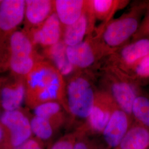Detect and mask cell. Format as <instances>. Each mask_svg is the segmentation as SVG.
Wrapping results in <instances>:
<instances>
[{
    "label": "cell",
    "mask_w": 149,
    "mask_h": 149,
    "mask_svg": "<svg viewBox=\"0 0 149 149\" xmlns=\"http://www.w3.org/2000/svg\"><path fill=\"white\" fill-rule=\"evenodd\" d=\"M0 149H3V148H2V146L1 145H0Z\"/></svg>",
    "instance_id": "29"
},
{
    "label": "cell",
    "mask_w": 149,
    "mask_h": 149,
    "mask_svg": "<svg viewBox=\"0 0 149 149\" xmlns=\"http://www.w3.org/2000/svg\"><path fill=\"white\" fill-rule=\"evenodd\" d=\"M82 133L77 139L74 149H109L101 135L87 133L80 127Z\"/></svg>",
    "instance_id": "23"
},
{
    "label": "cell",
    "mask_w": 149,
    "mask_h": 149,
    "mask_svg": "<svg viewBox=\"0 0 149 149\" xmlns=\"http://www.w3.org/2000/svg\"><path fill=\"white\" fill-rule=\"evenodd\" d=\"M0 124L5 133L3 149H13L32 138L31 118L21 109L4 111L0 116Z\"/></svg>",
    "instance_id": "4"
},
{
    "label": "cell",
    "mask_w": 149,
    "mask_h": 149,
    "mask_svg": "<svg viewBox=\"0 0 149 149\" xmlns=\"http://www.w3.org/2000/svg\"><path fill=\"white\" fill-rule=\"evenodd\" d=\"M54 2L55 12L63 28L77 21L88 6V1L82 0H55Z\"/></svg>",
    "instance_id": "14"
},
{
    "label": "cell",
    "mask_w": 149,
    "mask_h": 149,
    "mask_svg": "<svg viewBox=\"0 0 149 149\" xmlns=\"http://www.w3.org/2000/svg\"><path fill=\"white\" fill-rule=\"evenodd\" d=\"M119 1L112 0H93L88 1L92 15L98 19L105 20L116 10Z\"/></svg>",
    "instance_id": "22"
},
{
    "label": "cell",
    "mask_w": 149,
    "mask_h": 149,
    "mask_svg": "<svg viewBox=\"0 0 149 149\" xmlns=\"http://www.w3.org/2000/svg\"><path fill=\"white\" fill-rule=\"evenodd\" d=\"M66 85L63 75L44 58L25 78V103L33 109L47 102H58L66 111Z\"/></svg>",
    "instance_id": "1"
},
{
    "label": "cell",
    "mask_w": 149,
    "mask_h": 149,
    "mask_svg": "<svg viewBox=\"0 0 149 149\" xmlns=\"http://www.w3.org/2000/svg\"><path fill=\"white\" fill-rule=\"evenodd\" d=\"M149 55V39L141 38L123 48L119 58L124 66L131 68Z\"/></svg>",
    "instance_id": "17"
},
{
    "label": "cell",
    "mask_w": 149,
    "mask_h": 149,
    "mask_svg": "<svg viewBox=\"0 0 149 149\" xmlns=\"http://www.w3.org/2000/svg\"><path fill=\"white\" fill-rule=\"evenodd\" d=\"M130 69H133L134 74L138 77L149 78V55Z\"/></svg>",
    "instance_id": "25"
},
{
    "label": "cell",
    "mask_w": 149,
    "mask_h": 149,
    "mask_svg": "<svg viewBox=\"0 0 149 149\" xmlns=\"http://www.w3.org/2000/svg\"><path fill=\"white\" fill-rule=\"evenodd\" d=\"M5 133L2 125L0 124V145H2V143L5 142Z\"/></svg>",
    "instance_id": "27"
},
{
    "label": "cell",
    "mask_w": 149,
    "mask_h": 149,
    "mask_svg": "<svg viewBox=\"0 0 149 149\" xmlns=\"http://www.w3.org/2000/svg\"><path fill=\"white\" fill-rule=\"evenodd\" d=\"M41 142L36 139L31 138L24 144L13 149H44Z\"/></svg>",
    "instance_id": "26"
},
{
    "label": "cell",
    "mask_w": 149,
    "mask_h": 149,
    "mask_svg": "<svg viewBox=\"0 0 149 149\" xmlns=\"http://www.w3.org/2000/svg\"><path fill=\"white\" fill-rule=\"evenodd\" d=\"M25 79L10 72L0 74V108L4 111L21 109L25 102Z\"/></svg>",
    "instance_id": "6"
},
{
    "label": "cell",
    "mask_w": 149,
    "mask_h": 149,
    "mask_svg": "<svg viewBox=\"0 0 149 149\" xmlns=\"http://www.w3.org/2000/svg\"><path fill=\"white\" fill-rule=\"evenodd\" d=\"M44 58L22 29H18L11 35L7 49V72L25 79Z\"/></svg>",
    "instance_id": "2"
},
{
    "label": "cell",
    "mask_w": 149,
    "mask_h": 149,
    "mask_svg": "<svg viewBox=\"0 0 149 149\" xmlns=\"http://www.w3.org/2000/svg\"><path fill=\"white\" fill-rule=\"evenodd\" d=\"M31 125L33 135L42 143L50 140L57 130L47 119L36 116L31 118Z\"/></svg>",
    "instance_id": "20"
},
{
    "label": "cell",
    "mask_w": 149,
    "mask_h": 149,
    "mask_svg": "<svg viewBox=\"0 0 149 149\" xmlns=\"http://www.w3.org/2000/svg\"><path fill=\"white\" fill-rule=\"evenodd\" d=\"M24 0H2L0 3V49L24 21Z\"/></svg>",
    "instance_id": "7"
},
{
    "label": "cell",
    "mask_w": 149,
    "mask_h": 149,
    "mask_svg": "<svg viewBox=\"0 0 149 149\" xmlns=\"http://www.w3.org/2000/svg\"><path fill=\"white\" fill-rule=\"evenodd\" d=\"M96 92L87 78L78 75L72 77L66 85L68 114L74 120L81 121L84 124L93 108Z\"/></svg>",
    "instance_id": "3"
},
{
    "label": "cell",
    "mask_w": 149,
    "mask_h": 149,
    "mask_svg": "<svg viewBox=\"0 0 149 149\" xmlns=\"http://www.w3.org/2000/svg\"><path fill=\"white\" fill-rule=\"evenodd\" d=\"M81 133L82 130L80 127L76 128L73 132L60 138L48 149H74L76 141Z\"/></svg>",
    "instance_id": "24"
},
{
    "label": "cell",
    "mask_w": 149,
    "mask_h": 149,
    "mask_svg": "<svg viewBox=\"0 0 149 149\" xmlns=\"http://www.w3.org/2000/svg\"><path fill=\"white\" fill-rule=\"evenodd\" d=\"M63 27L55 12L39 27L25 32L36 48L52 47L62 40Z\"/></svg>",
    "instance_id": "9"
},
{
    "label": "cell",
    "mask_w": 149,
    "mask_h": 149,
    "mask_svg": "<svg viewBox=\"0 0 149 149\" xmlns=\"http://www.w3.org/2000/svg\"><path fill=\"white\" fill-rule=\"evenodd\" d=\"M146 31L149 34V10L148 12V17H147V20H146Z\"/></svg>",
    "instance_id": "28"
},
{
    "label": "cell",
    "mask_w": 149,
    "mask_h": 149,
    "mask_svg": "<svg viewBox=\"0 0 149 149\" xmlns=\"http://www.w3.org/2000/svg\"><path fill=\"white\" fill-rule=\"evenodd\" d=\"M88 6L85 12L74 23L64 27L62 40L67 47L74 46L82 42L89 29Z\"/></svg>",
    "instance_id": "19"
},
{
    "label": "cell",
    "mask_w": 149,
    "mask_h": 149,
    "mask_svg": "<svg viewBox=\"0 0 149 149\" xmlns=\"http://www.w3.org/2000/svg\"><path fill=\"white\" fill-rule=\"evenodd\" d=\"M138 18L127 15L111 22L102 33V41L104 47L114 49L122 45L137 31Z\"/></svg>",
    "instance_id": "8"
},
{
    "label": "cell",
    "mask_w": 149,
    "mask_h": 149,
    "mask_svg": "<svg viewBox=\"0 0 149 149\" xmlns=\"http://www.w3.org/2000/svg\"><path fill=\"white\" fill-rule=\"evenodd\" d=\"M132 117L135 122L149 128V98L138 95L134 102Z\"/></svg>",
    "instance_id": "21"
},
{
    "label": "cell",
    "mask_w": 149,
    "mask_h": 149,
    "mask_svg": "<svg viewBox=\"0 0 149 149\" xmlns=\"http://www.w3.org/2000/svg\"><path fill=\"white\" fill-rule=\"evenodd\" d=\"M133 118L117 107L102 131L101 137L109 149H115L133 123Z\"/></svg>",
    "instance_id": "10"
},
{
    "label": "cell",
    "mask_w": 149,
    "mask_h": 149,
    "mask_svg": "<svg viewBox=\"0 0 149 149\" xmlns=\"http://www.w3.org/2000/svg\"><path fill=\"white\" fill-rule=\"evenodd\" d=\"M34 116L47 119L58 130L66 122L64 107L58 102H49L42 104L33 109Z\"/></svg>",
    "instance_id": "18"
},
{
    "label": "cell",
    "mask_w": 149,
    "mask_h": 149,
    "mask_svg": "<svg viewBox=\"0 0 149 149\" xmlns=\"http://www.w3.org/2000/svg\"><path fill=\"white\" fill-rule=\"evenodd\" d=\"M117 107L107 91H96L90 114L86 122L81 126L87 133L101 135L113 112Z\"/></svg>",
    "instance_id": "5"
},
{
    "label": "cell",
    "mask_w": 149,
    "mask_h": 149,
    "mask_svg": "<svg viewBox=\"0 0 149 149\" xmlns=\"http://www.w3.org/2000/svg\"><path fill=\"white\" fill-rule=\"evenodd\" d=\"M67 46L63 40L52 47L43 49V57L58 70L63 75L71 74L74 68L70 63L66 55Z\"/></svg>",
    "instance_id": "16"
},
{
    "label": "cell",
    "mask_w": 149,
    "mask_h": 149,
    "mask_svg": "<svg viewBox=\"0 0 149 149\" xmlns=\"http://www.w3.org/2000/svg\"><path fill=\"white\" fill-rule=\"evenodd\" d=\"M112 97L120 109L132 117L134 102L138 96L135 87L130 82L124 79H114L107 91Z\"/></svg>",
    "instance_id": "12"
},
{
    "label": "cell",
    "mask_w": 149,
    "mask_h": 149,
    "mask_svg": "<svg viewBox=\"0 0 149 149\" xmlns=\"http://www.w3.org/2000/svg\"><path fill=\"white\" fill-rule=\"evenodd\" d=\"M114 149H149V128L135 122Z\"/></svg>",
    "instance_id": "15"
},
{
    "label": "cell",
    "mask_w": 149,
    "mask_h": 149,
    "mask_svg": "<svg viewBox=\"0 0 149 149\" xmlns=\"http://www.w3.org/2000/svg\"><path fill=\"white\" fill-rule=\"evenodd\" d=\"M24 27L27 32L40 26L55 12L54 2L51 0L25 1Z\"/></svg>",
    "instance_id": "11"
},
{
    "label": "cell",
    "mask_w": 149,
    "mask_h": 149,
    "mask_svg": "<svg viewBox=\"0 0 149 149\" xmlns=\"http://www.w3.org/2000/svg\"><path fill=\"white\" fill-rule=\"evenodd\" d=\"M1 1H0V3H1Z\"/></svg>",
    "instance_id": "30"
},
{
    "label": "cell",
    "mask_w": 149,
    "mask_h": 149,
    "mask_svg": "<svg viewBox=\"0 0 149 149\" xmlns=\"http://www.w3.org/2000/svg\"><path fill=\"white\" fill-rule=\"evenodd\" d=\"M66 55L74 69H86L96 61L97 51L90 40H86L74 46L66 47Z\"/></svg>",
    "instance_id": "13"
}]
</instances>
